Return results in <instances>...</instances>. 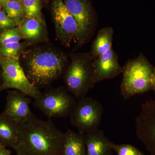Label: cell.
<instances>
[{"mask_svg": "<svg viewBox=\"0 0 155 155\" xmlns=\"http://www.w3.org/2000/svg\"><path fill=\"white\" fill-rule=\"evenodd\" d=\"M135 123L137 137L152 155H155V100L147 101L141 104Z\"/></svg>", "mask_w": 155, "mask_h": 155, "instance_id": "obj_10", "label": "cell"}, {"mask_svg": "<svg viewBox=\"0 0 155 155\" xmlns=\"http://www.w3.org/2000/svg\"><path fill=\"white\" fill-rule=\"evenodd\" d=\"M3 71L2 91L13 89L36 98L41 94L38 87L31 83L22 69L19 58L0 59Z\"/></svg>", "mask_w": 155, "mask_h": 155, "instance_id": "obj_8", "label": "cell"}, {"mask_svg": "<svg viewBox=\"0 0 155 155\" xmlns=\"http://www.w3.org/2000/svg\"><path fill=\"white\" fill-rule=\"evenodd\" d=\"M112 149L118 155H143L135 147L130 144H117L112 142Z\"/></svg>", "mask_w": 155, "mask_h": 155, "instance_id": "obj_22", "label": "cell"}, {"mask_svg": "<svg viewBox=\"0 0 155 155\" xmlns=\"http://www.w3.org/2000/svg\"><path fill=\"white\" fill-rule=\"evenodd\" d=\"M23 37L18 26L0 32V46L19 42Z\"/></svg>", "mask_w": 155, "mask_h": 155, "instance_id": "obj_21", "label": "cell"}, {"mask_svg": "<svg viewBox=\"0 0 155 155\" xmlns=\"http://www.w3.org/2000/svg\"><path fill=\"white\" fill-rule=\"evenodd\" d=\"M15 20L9 17L4 10H0V32L18 26Z\"/></svg>", "mask_w": 155, "mask_h": 155, "instance_id": "obj_23", "label": "cell"}, {"mask_svg": "<svg viewBox=\"0 0 155 155\" xmlns=\"http://www.w3.org/2000/svg\"><path fill=\"white\" fill-rule=\"evenodd\" d=\"M22 3L25 17L45 22L42 17L41 0H22Z\"/></svg>", "mask_w": 155, "mask_h": 155, "instance_id": "obj_19", "label": "cell"}, {"mask_svg": "<svg viewBox=\"0 0 155 155\" xmlns=\"http://www.w3.org/2000/svg\"><path fill=\"white\" fill-rule=\"evenodd\" d=\"M20 135V125L5 113L0 114V145L17 147Z\"/></svg>", "mask_w": 155, "mask_h": 155, "instance_id": "obj_15", "label": "cell"}, {"mask_svg": "<svg viewBox=\"0 0 155 155\" xmlns=\"http://www.w3.org/2000/svg\"><path fill=\"white\" fill-rule=\"evenodd\" d=\"M103 112L104 108L99 101L85 96L75 102L69 114L70 122L78 132L86 134L98 128Z\"/></svg>", "mask_w": 155, "mask_h": 155, "instance_id": "obj_7", "label": "cell"}, {"mask_svg": "<svg viewBox=\"0 0 155 155\" xmlns=\"http://www.w3.org/2000/svg\"><path fill=\"white\" fill-rule=\"evenodd\" d=\"M63 1L77 23L76 50L87 43L94 34L97 25V14L90 0Z\"/></svg>", "mask_w": 155, "mask_h": 155, "instance_id": "obj_5", "label": "cell"}, {"mask_svg": "<svg viewBox=\"0 0 155 155\" xmlns=\"http://www.w3.org/2000/svg\"><path fill=\"white\" fill-rule=\"evenodd\" d=\"M30 97L19 91H9L3 113L19 125L30 121L36 116L30 107Z\"/></svg>", "mask_w": 155, "mask_h": 155, "instance_id": "obj_11", "label": "cell"}, {"mask_svg": "<svg viewBox=\"0 0 155 155\" xmlns=\"http://www.w3.org/2000/svg\"><path fill=\"white\" fill-rule=\"evenodd\" d=\"M52 14L56 37L62 44L67 47H70L72 43L76 44L77 23L63 0L53 1Z\"/></svg>", "mask_w": 155, "mask_h": 155, "instance_id": "obj_9", "label": "cell"}, {"mask_svg": "<svg viewBox=\"0 0 155 155\" xmlns=\"http://www.w3.org/2000/svg\"><path fill=\"white\" fill-rule=\"evenodd\" d=\"M9 0H0V3L2 5V7H4V5L6 4V3L9 1Z\"/></svg>", "mask_w": 155, "mask_h": 155, "instance_id": "obj_27", "label": "cell"}, {"mask_svg": "<svg viewBox=\"0 0 155 155\" xmlns=\"http://www.w3.org/2000/svg\"><path fill=\"white\" fill-rule=\"evenodd\" d=\"M152 89L155 92V67L153 71L152 79Z\"/></svg>", "mask_w": 155, "mask_h": 155, "instance_id": "obj_26", "label": "cell"}, {"mask_svg": "<svg viewBox=\"0 0 155 155\" xmlns=\"http://www.w3.org/2000/svg\"><path fill=\"white\" fill-rule=\"evenodd\" d=\"M65 133L51 119L36 117L20 125L19 142L14 150L17 155H62Z\"/></svg>", "mask_w": 155, "mask_h": 155, "instance_id": "obj_1", "label": "cell"}, {"mask_svg": "<svg viewBox=\"0 0 155 155\" xmlns=\"http://www.w3.org/2000/svg\"><path fill=\"white\" fill-rule=\"evenodd\" d=\"M19 61L31 83L38 87L48 85L62 75L67 67V55L61 51L48 47L26 49Z\"/></svg>", "mask_w": 155, "mask_h": 155, "instance_id": "obj_2", "label": "cell"}, {"mask_svg": "<svg viewBox=\"0 0 155 155\" xmlns=\"http://www.w3.org/2000/svg\"><path fill=\"white\" fill-rule=\"evenodd\" d=\"M31 45L28 42H17L0 46V59L20 58L22 52Z\"/></svg>", "mask_w": 155, "mask_h": 155, "instance_id": "obj_18", "label": "cell"}, {"mask_svg": "<svg viewBox=\"0 0 155 155\" xmlns=\"http://www.w3.org/2000/svg\"><path fill=\"white\" fill-rule=\"evenodd\" d=\"M3 84V71L2 67L0 65V92L2 91Z\"/></svg>", "mask_w": 155, "mask_h": 155, "instance_id": "obj_25", "label": "cell"}, {"mask_svg": "<svg viewBox=\"0 0 155 155\" xmlns=\"http://www.w3.org/2000/svg\"><path fill=\"white\" fill-rule=\"evenodd\" d=\"M76 101L67 89L59 87L41 93L33 105L49 119L69 116Z\"/></svg>", "mask_w": 155, "mask_h": 155, "instance_id": "obj_6", "label": "cell"}, {"mask_svg": "<svg viewBox=\"0 0 155 155\" xmlns=\"http://www.w3.org/2000/svg\"><path fill=\"white\" fill-rule=\"evenodd\" d=\"M93 81L95 84L119 76L123 72L119 58L113 47L93 61Z\"/></svg>", "mask_w": 155, "mask_h": 155, "instance_id": "obj_12", "label": "cell"}, {"mask_svg": "<svg viewBox=\"0 0 155 155\" xmlns=\"http://www.w3.org/2000/svg\"><path fill=\"white\" fill-rule=\"evenodd\" d=\"M153 67L141 53L129 60L123 67L120 92L125 99L142 94L152 89Z\"/></svg>", "mask_w": 155, "mask_h": 155, "instance_id": "obj_3", "label": "cell"}, {"mask_svg": "<svg viewBox=\"0 0 155 155\" xmlns=\"http://www.w3.org/2000/svg\"><path fill=\"white\" fill-rule=\"evenodd\" d=\"M2 5H1V3H0V10H2Z\"/></svg>", "mask_w": 155, "mask_h": 155, "instance_id": "obj_28", "label": "cell"}, {"mask_svg": "<svg viewBox=\"0 0 155 155\" xmlns=\"http://www.w3.org/2000/svg\"><path fill=\"white\" fill-rule=\"evenodd\" d=\"M3 8L6 14L15 20L18 25L25 17L22 2L9 0Z\"/></svg>", "mask_w": 155, "mask_h": 155, "instance_id": "obj_20", "label": "cell"}, {"mask_svg": "<svg viewBox=\"0 0 155 155\" xmlns=\"http://www.w3.org/2000/svg\"><path fill=\"white\" fill-rule=\"evenodd\" d=\"M10 150L7 149L6 147L0 145V155H11Z\"/></svg>", "mask_w": 155, "mask_h": 155, "instance_id": "obj_24", "label": "cell"}, {"mask_svg": "<svg viewBox=\"0 0 155 155\" xmlns=\"http://www.w3.org/2000/svg\"><path fill=\"white\" fill-rule=\"evenodd\" d=\"M23 38L31 44L47 41L45 23L33 18L24 17L18 25Z\"/></svg>", "mask_w": 155, "mask_h": 155, "instance_id": "obj_13", "label": "cell"}, {"mask_svg": "<svg viewBox=\"0 0 155 155\" xmlns=\"http://www.w3.org/2000/svg\"><path fill=\"white\" fill-rule=\"evenodd\" d=\"M62 155H86L85 134L68 129L65 133Z\"/></svg>", "mask_w": 155, "mask_h": 155, "instance_id": "obj_17", "label": "cell"}, {"mask_svg": "<svg viewBox=\"0 0 155 155\" xmlns=\"http://www.w3.org/2000/svg\"><path fill=\"white\" fill-rule=\"evenodd\" d=\"M112 142L103 130L98 128L92 130L85 134L86 155H111Z\"/></svg>", "mask_w": 155, "mask_h": 155, "instance_id": "obj_14", "label": "cell"}, {"mask_svg": "<svg viewBox=\"0 0 155 155\" xmlns=\"http://www.w3.org/2000/svg\"><path fill=\"white\" fill-rule=\"evenodd\" d=\"M114 29L111 27H105L98 31L92 43L90 55L93 61L112 48Z\"/></svg>", "mask_w": 155, "mask_h": 155, "instance_id": "obj_16", "label": "cell"}, {"mask_svg": "<svg viewBox=\"0 0 155 155\" xmlns=\"http://www.w3.org/2000/svg\"><path fill=\"white\" fill-rule=\"evenodd\" d=\"M71 63L67 67L64 82L67 90L76 99L86 96L95 84L94 68L89 53H71Z\"/></svg>", "mask_w": 155, "mask_h": 155, "instance_id": "obj_4", "label": "cell"}, {"mask_svg": "<svg viewBox=\"0 0 155 155\" xmlns=\"http://www.w3.org/2000/svg\"><path fill=\"white\" fill-rule=\"evenodd\" d=\"M46 1V2H48V0H45Z\"/></svg>", "mask_w": 155, "mask_h": 155, "instance_id": "obj_30", "label": "cell"}, {"mask_svg": "<svg viewBox=\"0 0 155 155\" xmlns=\"http://www.w3.org/2000/svg\"><path fill=\"white\" fill-rule=\"evenodd\" d=\"M14 1H19V2H22V0H14Z\"/></svg>", "mask_w": 155, "mask_h": 155, "instance_id": "obj_29", "label": "cell"}]
</instances>
